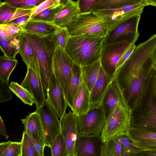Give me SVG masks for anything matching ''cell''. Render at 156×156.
<instances>
[{"mask_svg": "<svg viewBox=\"0 0 156 156\" xmlns=\"http://www.w3.org/2000/svg\"><path fill=\"white\" fill-rule=\"evenodd\" d=\"M24 31L32 48L40 77L46 91L52 73V59L56 47L54 34L41 37Z\"/></svg>", "mask_w": 156, "mask_h": 156, "instance_id": "3", "label": "cell"}, {"mask_svg": "<svg viewBox=\"0 0 156 156\" xmlns=\"http://www.w3.org/2000/svg\"><path fill=\"white\" fill-rule=\"evenodd\" d=\"M54 35L56 46L65 49L70 36L67 28L66 27H59Z\"/></svg>", "mask_w": 156, "mask_h": 156, "instance_id": "39", "label": "cell"}, {"mask_svg": "<svg viewBox=\"0 0 156 156\" xmlns=\"http://www.w3.org/2000/svg\"><path fill=\"white\" fill-rule=\"evenodd\" d=\"M80 14L76 2L70 0L57 14L54 23L58 27H66Z\"/></svg>", "mask_w": 156, "mask_h": 156, "instance_id": "25", "label": "cell"}, {"mask_svg": "<svg viewBox=\"0 0 156 156\" xmlns=\"http://www.w3.org/2000/svg\"><path fill=\"white\" fill-rule=\"evenodd\" d=\"M141 15L132 16L119 23L104 38V47L110 43L124 41L135 43L140 34L138 30Z\"/></svg>", "mask_w": 156, "mask_h": 156, "instance_id": "8", "label": "cell"}, {"mask_svg": "<svg viewBox=\"0 0 156 156\" xmlns=\"http://www.w3.org/2000/svg\"><path fill=\"white\" fill-rule=\"evenodd\" d=\"M56 5H64L70 0H54Z\"/></svg>", "mask_w": 156, "mask_h": 156, "instance_id": "49", "label": "cell"}, {"mask_svg": "<svg viewBox=\"0 0 156 156\" xmlns=\"http://www.w3.org/2000/svg\"><path fill=\"white\" fill-rule=\"evenodd\" d=\"M21 142L22 144L21 156H38L31 139L24 131Z\"/></svg>", "mask_w": 156, "mask_h": 156, "instance_id": "37", "label": "cell"}, {"mask_svg": "<svg viewBox=\"0 0 156 156\" xmlns=\"http://www.w3.org/2000/svg\"><path fill=\"white\" fill-rule=\"evenodd\" d=\"M9 87L10 91L25 104L32 106L34 103L32 96L20 85L16 82L12 81Z\"/></svg>", "mask_w": 156, "mask_h": 156, "instance_id": "33", "label": "cell"}, {"mask_svg": "<svg viewBox=\"0 0 156 156\" xmlns=\"http://www.w3.org/2000/svg\"><path fill=\"white\" fill-rule=\"evenodd\" d=\"M33 9H17L4 2L0 3V25L7 24L11 20L21 16L32 13Z\"/></svg>", "mask_w": 156, "mask_h": 156, "instance_id": "26", "label": "cell"}, {"mask_svg": "<svg viewBox=\"0 0 156 156\" xmlns=\"http://www.w3.org/2000/svg\"><path fill=\"white\" fill-rule=\"evenodd\" d=\"M64 5H53L37 14L30 19L54 23L58 13Z\"/></svg>", "mask_w": 156, "mask_h": 156, "instance_id": "32", "label": "cell"}, {"mask_svg": "<svg viewBox=\"0 0 156 156\" xmlns=\"http://www.w3.org/2000/svg\"><path fill=\"white\" fill-rule=\"evenodd\" d=\"M58 27L54 23L30 19L22 29L26 32L45 37L54 34Z\"/></svg>", "mask_w": 156, "mask_h": 156, "instance_id": "22", "label": "cell"}, {"mask_svg": "<svg viewBox=\"0 0 156 156\" xmlns=\"http://www.w3.org/2000/svg\"><path fill=\"white\" fill-rule=\"evenodd\" d=\"M31 14L23 15L14 19L8 22L7 24L22 29L30 19Z\"/></svg>", "mask_w": 156, "mask_h": 156, "instance_id": "43", "label": "cell"}, {"mask_svg": "<svg viewBox=\"0 0 156 156\" xmlns=\"http://www.w3.org/2000/svg\"><path fill=\"white\" fill-rule=\"evenodd\" d=\"M17 63L16 58L0 56V78L6 83H8L10 76Z\"/></svg>", "mask_w": 156, "mask_h": 156, "instance_id": "30", "label": "cell"}, {"mask_svg": "<svg viewBox=\"0 0 156 156\" xmlns=\"http://www.w3.org/2000/svg\"><path fill=\"white\" fill-rule=\"evenodd\" d=\"M112 81L101 66L97 80L90 92V108L101 106L104 95Z\"/></svg>", "mask_w": 156, "mask_h": 156, "instance_id": "18", "label": "cell"}, {"mask_svg": "<svg viewBox=\"0 0 156 156\" xmlns=\"http://www.w3.org/2000/svg\"><path fill=\"white\" fill-rule=\"evenodd\" d=\"M104 39L84 34L70 35L65 50L75 63L88 65L100 59Z\"/></svg>", "mask_w": 156, "mask_h": 156, "instance_id": "2", "label": "cell"}, {"mask_svg": "<svg viewBox=\"0 0 156 156\" xmlns=\"http://www.w3.org/2000/svg\"><path fill=\"white\" fill-rule=\"evenodd\" d=\"M0 134L2 136H7L6 126L0 115Z\"/></svg>", "mask_w": 156, "mask_h": 156, "instance_id": "48", "label": "cell"}, {"mask_svg": "<svg viewBox=\"0 0 156 156\" xmlns=\"http://www.w3.org/2000/svg\"><path fill=\"white\" fill-rule=\"evenodd\" d=\"M90 108V92L82 81L77 93L72 111L77 116L87 113Z\"/></svg>", "mask_w": 156, "mask_h": 156, "instance_id": "24", "label": "cell"}, {"mask_svg": "<svg viewBox=\"0 0 156 156\" xmlns=\"http://www.w3.org/2000/svg\"><path fill=\"white\" fill-rule=\"evenodd\" d=\"M19 36L9 41H7L0 36V49L3 53L4 56L14 59L18 53Z\"/></svg>", "mask_w": 156, "mask_h": 156, "instance_id": "31", "label": "cell"}, {"mask_svg": "<svg viewBox=\"0 0 156 156\" xmlns=\"http://www.w3.org/2000/svg\"><path fill=\"white\" fill-rule=\"evenodd\" d=\"M126 133L134 145L143 152V156H156V131L129 127Z\"/></svg>", "mask_w": 156, "mask_h": 156, "instance_id": "12", "label": "cell"}, {"mask_svg": "<svg viewBox=\"0 0 156 156\" xmlns=\"http://www.w3.org/2000/svg\"><path fill=\"white\" fill-rule=\"evenodd\" d=\"M1 2V0H0V3Z\"/></svg>", "mask_w": 156, "mask_h": 156, "instance_id": "51", "label": "cell"}, {"mask_svg": "<svg viewBox=\"0 0 156 156\" xmlns=\"http://www.w3.org/2000/svg\"><path fill=\"white\" fill-rule=\"evenodd\" d=\"M23 31L21 28L7 24L0 25V36L7 41L12 40Z\"/></svg>", "mask_w": 156, "mask_h": 156, "instance_id": "36", "label": "cell"}, {"mask_svg": "<svg viewBox=\"0 0 156 156\" xmlns=\"http://www.w3.org/2000/svg\"><path fill=\"white\" fill-rule=\"evenodd\" d=\"M136 46L135 43L132 44L128 49L123 54L117 64L116 71L121 66L129 57L134 50Z\"/></svg>", "mask_w": 156, "mask_h": 156, "instance_id": "45", "label": "cell"}, {"mask_svg": "<svg viewBox=\"0 0 156 156\" xmlns=\"http://www.w3.org/2000/svg\"><path fill=\"white\" fill-rule=\"evenodd\" d=\"M156 95L152 94L131 112L130 127L156 131Z\"/></svg>", "mask_w": 156, "mask_h": 156, "instance_id": "7", "label": "cell"}, {"mask_svg": "<svg viewBox=\"0 0 156 156\" xmlns=\"http://www.w3.org/2000/svg\"><path fill=\"white\" fill-rule=\"evenodd\" d=\"M46 100L61 120L68 106L62 88L52 73L46 90Z\"/></svg>", "mask_w": 156, "mask_h": 156, "instance_id": "13", "label": "cell"}, {"mask_svg": "<svg viewBox=\"0 0 156 156\" xmlns=\"http://www.w3.org/2000/svg\"><path fill=\"white\" fill-rule=\"evenodd\" d=\"M131 112L124 101L117 104L106 121L100 136L102 143L126 132L130 127Z\"/></svg>", "mask_w": 156, "mask_h": 156, "instance_id": "5", "label": "cell"}, {"mask_svg": "<svg viewBox=\"0 0 156 156\" xmlns=\"http://www.w3.org/2000/svg\"><path fill=\"white\" fill-rule=\"evenodd\" d=\"M132 44L126 41H119L108 44L103 48L100 59L101 66L111 80L119 59Z\"/></svg>", "mask_w": 156, "mask_h": 156, "instance_id": "11", "label": "cell"}, {"mask_svg": "<svg viewBox=\"0 0 156 156\" xmlns=\"http://www.w3.org/2000/svg\"><path fill=\"white\" fill-rule=\"evenodd\" d=\"M11 142V141L9 140L0 143V156H2L5 151Z\"/></svg>", "mask_w": 156, "mask_h": 156, "instance_id": "47", "label": "cell"}, {"mask_svg": "<svg viewBox=\"0 0 156 156\" xmlns=\"http://www.w3.org/2000/svg\"><path fill=\"white\" fill-rule=\"evenodd\" d=\"M9 86V84L5 82L0 78V103L12 98Z\"/></svg>", "mask_w": 156, "mask_h": 156, "instance_id": "42", "label": "cell"}, {"mask_svg": "<svg viewBox=\"0 0 156 156\" xmlns=\"http://www.w3.org/2000/svg\"><path fill=\"white\" fill-rule=\"evenodd\" d=\"M46 0H5L4 2L17 9H33Z\"/></svg>", "mask_w": 156, "mask_h": 156, "instance_id": "38", "label": "cell"}, {"mask_svg": "<svg viewBox=\"0 0 156 156\" xmlns=\"http://www.w3.org/2000/svg\"><path fill=\"white\" fill-rule=\"evenodd\" d=\"M78 135L100 136L106 122L104 109L101 106L90 108L84 114L77 116Z\"/></svg>", "mask_w": 156, "mask_h": 156, "instance_id": "6", "label": "cell"}, {"mask_svg": "<svg viewBox=\"0 0 156 156\" xmlns=\"http://www.w3.org/2000/svg\"><path fill=\"white\" fill-rule=\"evenodd\" d=\"M139 3L146 4L143 0H100L94 5L91 12L111 9L121 5Z\"/></svg>", "mask_w": 156, "mask_h": 156, "instance_id": "29", "label": "cell"}, {"mask_svg": "<svg viewBox=\"0 0 156 156\" xmlns=\"http://www.w3.org/2000/svg\"><path fill=\"white\" fill-rule=\"evenodd\" d=\"M77 115L69 110L61 119V133L66 143L67 156H75V144L78 136Z\"/></svg>", "mask_w": 156, "mask_h": 156, "instance_id": "15", "label": "cell"}, {"mask_svg": "<svg viewBox=\"0 0 156 156\" xmlns=\"http://www.w3.org/2000/svg\"><path fill=\"white\" fill-rule=\"evenodd\" d=\"M80 66L83 81L90 92L98 75L101 67L100 60L88 65Z\"/></svg>", "mask_w": 156, "mask_h": 156, "instance_id": "27", "label": "cell"}, {"mask_svg": "<svg viewBox=\"0 0 156 156\" xmlns=\"http://www.w3.org/2000/svg\"><path fill=\"white\" fill-rule=\"evenodd\" d=\"M100 137L78 135L75 144V156H96L99 155V154L100 155Z\"/></svg>", "mask_w": 156, "mask_h": 156, "instance_id": "19", "label": "cell"}, {"mask_svg": "<svg viewBox=\"0 0 156 156\" xmlns=\"http://www.w3.org/2000/svg\"><path fill=\"white\" fill-rule=\"evenodd\" d=\"M53 5H56L54 0H46L44 1L34 9L30 18Z\"/></svg>", "mask_w": 156, "mask_h": 156, "instance_id": "44", "label": "cell"}, {"mask_svg": "<svg viewBox=\"0 0 156 156\" xmlns=\"http://www.w3.org/2000/svg\"><path fill=\"white\" fill-rule=\"evenodd\" d=\"M74 63L65 49L56 47L52 59V73L62 88Z\"/></svg>", "mask_w": 156, "mask_h": 156, "instance_id": "14", "label": "cell"}, {"mask_svg": "<svg viewBox=\"0 0 156 156\" xmlns=\"http://www.w3.org/2000/svg\"><path fill=\"white\" fill-rule=\"evenodd\" d=\"M30 137L33 143L34 148L37 152L38 156H43L44 155V152L45 147L41 145L32 138Z\"/></svg>", "mask_w": 156, "mask_h": 156, "instance_id": "46", "label": "cell"}, {"mask_svg": "<svg viewBox=\"0 0 156 156\" xmlns=\"http://www.w3.org/2000/svg\"><path fill=\"white\" fill-rule=\"evenodd\" d=\"M50 148L52 156H67L66 143L61 133L56 136Z\"/></svg>", "mask_w": 156, "mask_h": 156, "instance_id": "35", "label": "cell"}, {"mask_svg": "<svg viewBox=\"0 0 156 156\" xmlns=\"http://www.w3.org/2000/svg\"><path fill=\"white\" fill-rule=\"evenodd\" d=\"M21 142H11L2 156H21Z\"/></svg>", "mask_w": 156, "mask_h": 156, "instance_id": "41", "label": "cell"}, {"mask_svg": "<svg viewBox=\"0 0 156 156\" xmlns=\"http://www.w3.org/2000/svg\"><path fill=\"white\" fill-rule=\"evenodd\" d=\"M147 5L156 6V0H143Z\"/></svg>", "mask_w": 156, "mask_h": 156, "instance_id": "50", "label": "cell"}, {"mask_svg": "<svg viewBox=\"0 0 156 156\" xmlns=\"http://www.w3.org/2000/svg\"><path fill=\"white\" fill-rule=\"evenodd\" d=\"M156 75V39L151 36L136 47L115 71L112 80L120 91L134 96L142 94Z\"/></svg>", "mask_w": 156, "mask_h": 156, "instance_id": "1", "label": "cell"}, {"mask_svg": "<svg viewBox=\"0 0 156 156\" xmlns=\"http://www.w3.org/2000/svg\"><path fill=\"white\" fill-rule=\"evenodd\" d=\"M121 135L102 143L100 147V156H122Z\"/></svg>", "mask_w": 156, "mask_h": 156, "instance_id": "28", "label": "cell"}, {"mask_svg": "<svg viewBox=\"0 0 156 156\" xmlns=\"http://www.w3.org/2000/svg\"><path fill=\"white\" fill-rule=\"evenodd\" d=\"M82 81L81 66L74 63L62 88L68 106L71 110L79 88Z\"/></svg>", "mask_w": 156, "mask_h": 156, "instance_id": "17", "label": "cell"}, {"mask_svg": "<svg viewBox=\"0 0 156 156\" xmlns=\"http://www.w3.org/2000/svg\"><path fill=\"white\" fill-rule=\"evenodd\" d=\"M24 131L41 145L45 147L44 136L39 116L36 111L21 119Z\"/></svg>", "mask_w": 156, "mask_h": 156, "instance_id": "20", "label": "cell"}, {"mask_svg": "<svg viewBox=\"0 0 156 156\" xmlns=\"http://www.w3.org/2000/svg\"><path fill=\"white\" fill-rule=\"evenodd\" d=\"M121 136L122 156H143V152L134 145L126 132L121 134Z\"/></svg>", "mask_w": 156, "mask_h": 156, "instance_id": "34", "label": "cell"}, {"mask_svg": "<svg viewBox=\"0 0 156 156\" xmlns=\"http://www.w3.org/2000/svg\"><path fill=\"white\" fill-rule=\"evenodd\" d=\"M66 27L70 35L84 34L103 38L108 31L104 21L92 12L79 14Z\"/></svg>", "mask_w": 156, "mask_h": 156, "instance_id": "4", "label": "cell"}, {"mask_svg": "<svg viewBox=\"0 0 156 156\" xmlns=\"http://www.w3.org/2000/svg\"><path fill=\"white\" fill-rule=\"evenodd\" d=\"M20 85L32 96L36 108L46 100V91L42 80L31 69L27 68L25 77Z\"/></svg>", "mask_w": 156, "mask_h": 156, "instance_id": "16", "label": "cell"}, {"mask_svg": "<svg viewBox=\"0 0 156 156\" xmlns=\"http://www.w3.org/2000/svg\"><path fill=\"white\" fill-rule=\"evenodd\" d=\"M145 3L129 4L112 8L93 11L107 26L108 31L126 18L136 15H141L145 7Z\"/></svg>", "mask_w": 156, "mask_h": 156, "instance_id": "9", "label": "cell"}, {"mask_svg": "<svg viewBox=\"0 0 156 156\" xmlns=\"http://www.w3.org/2000/svg\"><path fill=\"white\" fill-rule=\"evenodd\" d=\"M19 40L18 53L20 55L27 68L32 69L40 77L32 48L24 31L19 35Z\"/></svg>", "mask_w": 156, "mask_h": 156, "instance_id": "23", "label": "cell"}, {"mask_svg": "<svg viewBox=\"0 0 156 156\" xmlns=\"http://www.w3.org/2000/svg\"><path fill=\"white\" fill-rule=\"evenodd\" d=\"M35 111L42 128L45 146L50 147L56 136L61 133V120L47 100Z\"/></svg>", "mask_w": 156, "mask_h": 156, "instance_id": "10", "label": "cell"}, {"mask_svg": "<svg viewBox=\"0 0 156 156\" xmlns=\"http://www.w3.org/2000/svg\"><path fill=\"white\" fill-rule=\"evenodd\" d=\"M122 101H124L120 91L115 82L112 80L106 92L101 105L105 111L106 121L117 104Z\"/></svg>", "mask_w": 156, "mask_h": 156, "instance_id": "21", "label": "cell"}, {"mask_svg": "<svg viewBox=\"0 0 156 156\" xmlns=\"http://www.w3.org/2000/svg\"><path fill=\"white\" fill-rule=\"evenodd\" d=\"M100 0H77L80 14L91 12L94 5Z\"/></svg>", "mask_w": 156, "mask_h": 156, "instance_id": "40", "label": "cell"}]
</instances>
